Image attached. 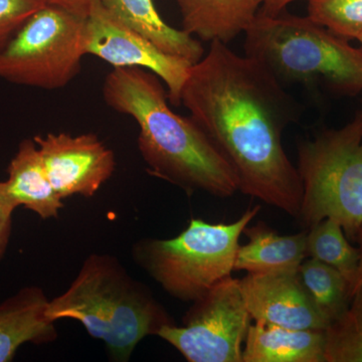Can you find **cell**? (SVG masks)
<instances>
[{
	"instance_id": "obj_1",
	"label": "cell",
	"mask_w": 362,
	"mask_h": 362,
	"mask_svg": "<svg viewBox=\"0 0 362 362\" xmlns=\"http://www.w3.org/2000/svg\"><path fill=\"white\" fill-rule=\"evenodd\" d=\"M181 105L230 164L239 192L297 218L303 187L282 138L301 111L265 66L211 42L190 69Z\"/></svg>"
},
{
	"instance_id": "obj_15",
	"label": "cell",
	"mask_w": 362,
	"mask_h": 362,
	"mask_svg": "<svg viewBox=\"0 0 362 362\" xmlns=\"http://www.w3.org/2000/svg\"><path fill=\"white\" fill-rule=\"evenodd\" d=\"M4 181L7 197L14 206H25L47 220L57 218L63 209V199L52 187L37 143L25 139L7 168Z\"/></svg>"
},
{
	"instance_id": "obj_19",
	"label": "cell",
	"mask_w": 362,
	"mask_h": 362,
	"mask_svg": "<svg viewBox=\"0 0 362 362\" xmlns=\"http://www.w3.org/2000/svg\"><path fill=\"white\" fill-rule=\"evenodd\" d=\"M298 274L316 306L330 325L349 309L351 289L346 278L332 267L315 259H305Z\"/></svg>"
},
{
	"instance_id": "obj_20",
	"label": "cell",
	"mask_w": 362,
	"mask_h": 362,
	"mask_svg": "<svg viewBox=\"0 0 362 362\" xmlns=\"http://www.w3.org/2000/svg\"><path fill=\"white\" fill-rule=\"evenodd\" d=\"M326 362H362V285L349 309L325 330Z\"/></svg>"
},
{
	"instance_id": "obj_13",
	"label": "cell",
	"mask_w": 362,
	"mask_h": 362,
	"mask_svg": "<svg viewBox=\"0 0 362 362\" xmlns=\"http://www.w3.org/2000/svg\"><path fill=\"white\" fill-rule=\"evenodd\" d=\"M264 0H175L182 28L204 42L228 45L246 33Z\"/></svg>"
},
{
	"instance_id": "obj_12",
	"label": "cell",
	"mask_w": 362,
	"mask_h": 362,
	"mask_svg": "<svg viewBox=\"0 0 362 362\" xmlns=\"http://www.w3.org/2000/svg\"><path fill=\"white\" fill-rule=\"evenodd\" d=\"M49 301L40 287L28 286L0 303V362L13 361L25 343L56 339L54 322L45 313Z\"/></svg>"
},
{
	"instance_id": "obj_16",
	"label": "cell",
	"mask_w": 362,
	"mask_h": 362,
	"mask_svg": "<svg viewBox=\"0 0 362 362\" xmlns=\"http://www.w3.org/2000/svg\"><path fill=\"white\" fill-rule=\"evenodd\" d=\"M246 245L239 246L235 271L249 274L296 272L306 258V232L281 235L264 223L247 226Z\"/></svg>"
},
{
	"instance_id": "obj_5",
	"label": "cell",
	"mask_w": 362,
	"mask_h": 362,
	"mask_svg": "<svg viewBox=\"0 0 362 362\" xmlns=\"http://www.w3.org/2000/svg\"><path fill=\"white\" fill-rule=\"evenodd\" d=\"M296 168L303 187L300 223L309 230L332 218L356 242L362 225V111L342 128L301 143Z\"/></svg>"
},
{
	"instance_id": "obj_17",
	"label": "cell",
	"mask_w": 362,
	"mask_h": 362,
	"mask_svg": "<svg viewBox=\"0 0 362 362\" xmlns=\"http://www.w3.org/2000/svg\"><path fill=\"white\" fill-rule=\"evenodd\" d=\"M101 4L114 18L141 33L161 51L194 65L204 56L199 40L162 20L153 0H101Z\"/></svg>"
},
{
	"instance_id": "obj_8",
	"label": "cell",
	"mask_w": 362,
	"mask_h": 362,
	"mask_svg": "<svg viewBox=\"0 0 362 362\" xmlns=\"http://www.w3.org/2000/svg\"><path fill=\"white\" fill-rule=\"evenodd\" d=\"M252 321L240 279L230 276L195 300L182 326L168 324L157 335L189 362H243Z\"/></svg>"
},
{
	"instance_id": "obj_3",
	"label": "cell",
	"mask_w": 362,
	"mask_h": 362,
	"mask_svg": "<svg viewBox=\"0 0 362 362\" xmlns=\"http://www.w3.org/2000/svg\"><path fill=\"white\" fill-rule=\"evenodd\" d=\"M47 317L73 319L107 345L112 358L129 361L138 343L173 324L144 285L109 255L88 257L66 291L49 300Z\"/></svg>"
},
{
	"instance_id": "obj_9",
	"label": "cell",
	"mask_w": 362,
	"mask_h": 362,
	"mask_svg": "<svg viewBox=\"0 0 362 362\" xmlns=\"http://www.w3.org/2000/svg\"><path fill=\"white\" fill-rule=\"evenodd\" d=\"M86 54L97 57L113 68H140L156 74L168 87V100L180 106L181 92L194 64L161 51L137 30L117 20L98 2L86 18Z\"/></svg>"
},
{
	"instance_id": "obj_27",
	"label": "cell",
	"mask_w": 362,
	"mask_h": 362,
	"mask_svg": "<svg viewBox=\"0 0 362 362\" xmlns=\"http://www.w3.org/2000/svg\"><path fill=\"white\" fill-rule=\"evenodd\" d=\"M356 40H358V42H361V45H362V33L358 35V37H357Z\"/></svg>"
},
{
	"instance_id": "obj_26",
	"label": "cell",
	"mask_w": 362,
	"mask_h": 362,
	"mask_svg": "<svg viewBox=\"0 0 362 362\" xmlns=\"http://www.w3.org/2000/svg\"><path fill=\"white\" fill-rule=\"evenodd\" d=\"M356 243L359 245V251H361V261H359L358 270H357L356 279L354 284L351 286V296H354L356 290L362 285V225L357 233Z\"/></svg>"
},
{
	"instance_id": "obj_6",
	"label": "cell",
	"mask_w": 362,
	"mask_h": 362,
	"mask_svg": "<svg viewBox=\"0 0 362 362\" xmlns=\"http://www.w3.org/2000/svg\"><path fill=\"white\" fill-rule=\"evenodd\" d=\"M259 209H247L232 223L192 218L173 239L142 240L136 258L171 296L194 302L232 276L240 235Z\"/></svg>"
},
{
	"instance_id": "obj_25",
	"label": "cell",
	"mask_w": 362,
	"mask_h": 362,
	"mask_svg": "<svg viewBox=\"0 0 362 362\" xmlns=\"http://www.w3.org/2000/svg\"><path fill=\"white\" fill-rule=\"evenodd\" d=\"M297 0H264L259 13L264 16H276L286 11V7Z\"/></svg>"
},
{
	"instance_id": "obj_22",
	"label": "cell",
	"mask_w": 362,
	"mask_h": 362,
	"mask_svg": "<svg viewBox=\"0 0 362 362\" xmlns=\"http://www.w3.org/2000/svg\"><path fill=\"white\" fill-rule=\"evenodd\" d=\"M47 0H0V49Z\"/></svg>"
},
{
	"instance_id": "obj_2",
	"label": "cell",
	"mask_w": 362,
	"mask_h": 362,
	"mask_svg": "<svg viewBox=\"0 0 362 362\" xmlns=\"http://www.w3.org/2000/svg\"><path fill=\"white\" fill-rule=\"evenodd\" d=\"M110 108L132 117L139 126L138 146L149 173L182 188L228 199L239 192L235 173L192 118L168 103L156 74L140 68H113L103 85Z\"/></svg>"
},
{
	"instance_id": "obj_23",
	"label": "cell",
	"mask_w": 362,
	"mask_h": 362,
	"mask_svg": "<svg viewBox=\"0 0 362 362\" xmlns=\"http://www.w3.org/2000/svg\"><path fill=\"white\" fill-rule=\"evenodd\" d=\"M16 207L7 197L4 181H0V259L4 258L11 240L13 214Z\"/></svg>"
},
{
	"instance_id": "obj_11",
	"label": "cell",
	"mask_w": 362,
	"mask_h": 362,
	"mask_svg": "<svg viewBox=\"0 0 362 362\" xmlns=\"http://www.w3.org/2000/svg\"><path fill=\"white\" fill-rule=\"evenodd\" d=\"M240 288L252 320L293 329L325 331L329 321L321 313L298 271L249 274Z\"/></svg>"
},
{
	"instance_id": "obj_18",
	"label": "cell",
	"mask_w": 362,
	"mask_h": 362,
	"mask_svg": "<svg viewBox=\"0 0 362 362\" xmlns=\"http://www.w3.org/2000/svg\"><path fill=\"white\" fill-rule=\"evenodd\" d=\"M306 258L337 269L349 281L351 289L358 270L361 251L350 244L337 221L325 218L307 230Z\"/></svg>"
},
{
	"instance_id": "obj_7",
	"label": "cell",
	"mask_w": 362,
	"mask_h": 362,
	"mask_svg": "<svg viewBox=\"0 0 362 362\" xmlns=\"http://www.w3.org/2000/svg\"><path fill=\"white\" fill-rule=\"evenodd\" d=\"M85 23L59 7H42L0 49V78L45 90L66 87L86 56Z\"/></svg>"
},
{
	"instance_id": "obj_24",
	"label": "cell",
	"mask_w": 362,
	"mask_h": 362,
	"mask_svg": "<svg viewBox=\"0 0 362 362\" xmlns=\"http://www.w3.org/2000/svg\"><path fill=\"white\" fill-rule=\"evenodd\" d=\"M100 1L101 0H47V4L86 20L93 6Z\"/></svg>"
},
{
	"instance_id": "obj_21",
	"label": "cell",
	"mask_w": 362,
	"mask_h": 362,
	"mask_svg": "<svg viewBox=\"0 0 362 362\" xmlns=\"http://www.w3.org/2000/svg\"><path fill=\"white\" fill-rule=\"evenodd\" d=\"M308 18L343 40L362 33V0H308Z\"/></svg>"
},
{
	"instance_id": "obj_10",
	"label": "cell",
	"mask_w": 362,
	"mask_h": 362,
	"mask_svg": "<svg viewBox=\"0 0 362 362\" xmlns=\"http://www.w3.org/2000/svg\"><path fill=\"white\" fill-rule=\"evenodd\" d=\"M52 187L62 199L92 197L113 175L115 156L96 134L49 133L33 137Z\"/></svg>"
},
{
	"instance_id": "obj_4",
	"label": "cell",
	"mask_w": 362,
	"mask_h": 362,
	"mask_svg": "<svg viewBox=\"0 0 362 362\" xmlns=\"http://www.w3.org/2000/svg\"><path fill=\"white\" fill-rule=\"evenodd\" d=\"M245 33L246 56L283 87L322 86L342 96L362 92V47H352L308 16L259 13Z\"/></svg>"
},
{
	"instance_id": "obj_14",
	"label": "cell",
	"mask_w": 362,
	"mask_h": 362,
	"mask_svg": "<svg viewBox=\"0 0 362 362\" xmlns=\"http://www.w3.org/2000/svg\"><path fill=\"white\" fill-rule=\"evenodd\" d=\"M325 346V331L255 321L247 331L243 362H326Z\"/></svg>"
}]
</instances>
